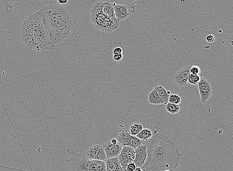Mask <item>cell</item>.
I'll return each mask as SVG.
<instances>
[{
	"instance_id": "6da1fadb",
	"label": "cell",
	"mask_w": 233,
	"mask_h": 171,
	"mask_svg": "<svg viewBox=\"0 0 233 171\" xmlns=\"http://www.w3.org/2000/svg\"><path fill=\"white\" fill-rule=\"evenodd\" d=\"M145 142L147 155L142 171H173L178 166L182 154L167 136L155 133Z\"/></svg>"
},
{
	"instance_id": "7a4b0ae2",
	"label": "cell",
	"mask_w": 233,
	"mask_h": 171,
	"mask_svg": "<svg viewBox=\"0 0 233 171\" xmlns=\"http://www.w3.org/2000/svg\"><path fill=\"white\" fill-rule=\"evenodd\" d=\"M38 12L42 16L44 25L54 45L61 42L70 35L73 22L66 9L50 4Z\"/></svg>"
},
{
	"instance_id": "3957f363",
	"label": "cell",
	"mask_w": 233,
	"mask_h": 171,
	"mask_svg": "<svg viewBox=\"0 0 233 171\" xmlns=\"http://www.w3.org/2000/svg\"><path fill=\"white\" fill-rule=\"evenodd\" d=\"M22 41L27 47L38 52L53 50L51 41L41 15L37 11L26 18L21 29Z\"/></svg>"
},
{
	"instance_id": "277c9868",
	"label": "cell",
	"mask_w": 233,
	"mask_h": 171,
	"mask_svg": "<svg viewBox=\"0 0 233 171\" xmlns=\"http://www.w3.org/2000/svg\"><path fill=\"white\" fill-rule=\"evenodd\" d=\"M101 2L95 3L91 11V20L95 29L101 32L110 33L118 28L120 22L116 18H111L102 12Z\"/></svg>"
},
{
	"instance_id": "5b68a950",
	"label": "cell",
	"mask_w": 233,
	"mask_h": 171,
	"mask_svg": "<svg viewBox=\"0 0 233 171\" xmlns=\"http://www.w3.org/2000/svg\"><path fill=\"white\" fill-rule=\"evenodd\" d=\"M117 141L123 147H128L135 149L142 145L143 141L136 136H131L127 131L120 130L119 131Z\"/></svg>"
},
{
	"instance_id": "8992f818",
	"label": "cell",
	"mask_w": 233,
	"mask_h": 171,
	"mask_svg": "<svg viewBox=\"0 0 233 171\" xmlns=\"http://www.w3.org/2000/svg\"><path fill=\"white\" fill-rule=\"evenodd\" d=\"M201 102L204 103L210 99L212 94L211 85L204 78L201 77L200 80L197 84Z\"/></svg>"
},
{
	"instance_id": "52a82bcc",
	"label": "cell",
	"mask_w": 233,
	"mask_h": 171,
	"mask_svg": "<svg viewBox=\"0 0 233 171\" xmlns=\"http://www.w3.org/2000/svg\"><path fill=\"white\" fill-rule=\"evenodd\" d=\"M135 155V150L134 148L128 147H123L122 151L117 157L124 171H126V168L128 163L134 161Z\"/></svg>"
},
{
	"instance_id": "ba28073f",
	"label": "cell",
	"mask_w": 233,
	"mask_h": 171,
	"mask_svg": "<svg viewBox=\"0 0 233 171\" xmlns=\"http://www.w3.org/2000/svg\"><path fill=\"white\" fill-rule=\"evenodd\" d=\"M191 66H187L179 70L173 77L176 85L180 88L186 87L188 83V76Z\"/></svg>"
},
{
	"instance_id": "9c48e42d",
	"label": "cell",
	"mask_w": 233,
	"mask_h": 171,
	"mask_svg": "<svg viewBox=\"0 0 233 171\" xmlns=\"http://www.w3.org/2000/svg\"><path fill=\"white\" fill-rule=\"evenodd\" d=\"M86 155L89 160L105 161L107 159L103 147L100 145H95L91 147L87 152Z\"/></svg>"
},
{
	"instance_id": "30bf717a",
	"label": "cell",
	"mask_w": 233,
	"mask_h": 171,
	"mask_svg": "<svg viewBox=\"0 0 233 171\" xmlns=\"http://www.w3.org/2000/svg\"><path fill=\"white\" fill-rule=\"evenodd\" d=\"M123 147L118 142L115 144H112L111 141L107 142L103 147L106 158L117 157L122 151Z\"/></svg>"
},
{
	"instance_id": "8fae6325",
	"label": "cell",
	"mask_w": 233,
	"mask_h": 171,
	"mask_svg": "<svg viewBox=\"0 0 233 171\" xmlns=\"http://www.w3.org/2000/svg\"><path fill=\"white\" fill-rule=\"evenodd\" d=\"M135 150V159L134 163H135L137 167H141L146 161L147 151L146 144L141 145L137 147Z\"/></svg>"
},
{
	"instance_id": "7c38bea8",
	"label": "cell",
	"mask_w": 233,
	"mask_h": 171,
	"mask_svg": "<svg viewBox=\"0 0 233 171\" xmlns=\"http://www.w3.org/2000/svg\"><path fill=\"white\" fill-rule=\"evenodd\" d=\"M115 11V17L119 21L127 19L129 16L128 7L124 5H117L115 3H112Z\"/></svg>"
},
{
	"instance_id": "4fadbf2b",
	"label": "cell",
	"mask_w": 233,
	"mask_h": 171,
	"mask_svg": "<svg viewBox=\"0 0 233 171\" xmlns=\"http://www.w3.org/2000/svg\"><path fill=\"white\" fill-rule=\"evenodd\" d=\"M105 162L106 171H124L117 157L106 159Z\"/></svg>"
},
{
	"instance_id": "5bb4252c",
	"label": "cell",
	"mask_w": 233,
	"mask_h": 171,
	"mask_svg": "<svg viewBox=\"0 0 233 171\" xmlns=\"http://www.w3.org/2000/svg\"><path fill=\"white\" fill-rule=\"evenodd\" d=\"M87 167L89 171H106L105 162L104 161L89 160Z\"/></svg>"
},
{
	"instance_id": "9a60e30c",
	"label": "cell",
	"mask_w": 233,
	"mask_h": 171,
	"mask_svg": "<svg viewBox=\"0 0 233 171\" xmlns=\"http://www.w3.org/2000/svg\"><path fill=\"white\" fill-rule=\"evenodd\" d=\"M101 9L102 12L106 16L111 18H116L113 5L109 2H101Z\"/></svg>"
},
{
	"instance_id": "2e32d148",
	"label": "cell",
	"mask_w": 233,
	"mask_h": 171,
	"mask_svg": "<svg viewBox=\"0 0 233 171\" xmlns=\"http://www.w3.org/2000/svg\"><path fill=\"white\" fill-rule=\"evenodd\" d=\"M148 101L151 105H165L164 101L154 89L149 94Z\"/></svg>"
},
{
	"instance_id": "e0dca14e",
	"label": "cell",
	"mask_w": 233,
	"mask_h": 171,
	"mask_svg": "<svg viewBox=\"0 0 233 171\" xmlns=\"http://www.w3.org/2000/svg\"><path fill=\"white\" fill-rule=\"evenodd\" d=\"M154 89L157 91L158 94L159 96L162 98V99L163 100L165 103V105H166V103L169 102V95L168 94L167 91L165 88V87L163 86H156Z\"/></svg>"
},
{
	"instance_id": "ac0fdd59",
	"label": "cell",
	"mask_w": 233,
	"mask_h": 171,
	"mask_svg": "<svg viewBox=\"0 0 233 171\" xmlns=\"http://www.w3.org/2000/svg\"><path fill=\"white\" fill-rule=\"evenodd\" d=\"M153 134L152 131L150 129L143 128L142 130L137 134L136 137L140 140H142V141H146L151 138Z\"/></svg>"
},
{
	"instance_id": "d6986e66",
	"label": "cell",
	"mask_w": 233,
	"mask_h": 171,
	"mask_svg": "<svg viewBox=\"0 0 233 171\" xmlns=\"http://www.w3.org/2000/svg\"><path fill=\"white\" fill-rule=\"evenodd\" d=\"M143 129V126L140 123H135L130 126L129 128V133L130 135L136 136L137 134Z\"/></svg>"
},
{
	"instance_id": "ffe728a7",
	"label": "cell",
	"mask_w": 233,
	"mask_h": 171,
	"mask_svg": "<svg viewBox=\"0 0 233 171\" xmlns=\"http://www.w3.org/2000/svg\"><path fill=\"white\" fill-rule=\"evenodd\" d=\"M165 108L168 112L172 114H177L180 110V106L179 105H176L170 102L165 105Z\"/></svg>"
},
{
	"instance_id": "44dd1931",
	"label": "cell",
	"mask_w": 233,
	"mask_h": 171,
	"mask_svg": "<svg viewBox=\"0 0 233 171\" xmlns=\"http://www.w3.org/2000/svg\"><path fill=\"white\" fill-rule=\"evenodd\" d=\"M181 101L182 99L181 97L176 94H170L169 95V102L170 103H173L176 105H180L181 103Z\"/></svg>"
},
{
	"instance_id": "7402d4cb",
	"label": "cell",
	"mask_w": 233,
	"mask_h": 171,
	"mask_svg": "<svg viewBox=\"0 0 233 171\" xmlns=\"http://www.w3.org/2000/svg\"><path fill=\"white\" fill-rule=\"evenodd\" d=\"M201 79V77L199 75H194L192 74H190L188 76V82L191 84H197Z\"/></svg>"
},
{
	"instance_id": "603a6c76",
	"label": "cell",
	"mask_w": 233,
	"mask_h": 171,
	"mask_svg": "<svg viewBox=\"0 0 233 171\" xmlns=\"http://www.w3.org/2000/svg\"><path fill=\"white\" fill-rule=\"evenodd\" d=\"M201 73L200 68L197 65L191 66L190 68V73L194 75H199Z\"/></svg>"
},
{
	"instance_id": "cb8c5ba5",
	"label": "cell",
	"mask_w": 233,
	"mask_h": 171,
	"mask_svg": "<svg viewBox=\"0 0 233 171\" xmlns=\"http://www.w3.org/2000/svg\"><path fill=\"white\" fill-rule=\"evenodd\" d=\"M136 167V166L135 163H134V162H131L127 164L126 168V171H133Z\"/></svg>"
},
{
	"instance_id": "d4e9b609",
	"label": "cell",
	"mask_w": 233,
	"mask_h": 171,
	"mask_svg": "<svg viewBox=\"0 0 233 171\" xmlns=\"http://www.w3.org/2000/svg\"><path fill=\"white\" fill-rule=\"evenodd\" d=\"M113 59L115 61H120L123 59L122 53H119V54H113Z\"/></svg>"
},
{
	"instance_id": "484cf974",
	"label": "cell",
	"mask_w": 233,
	"mask_h": 171,
	"mask_svg": "<svg viewBox=\"0 0 233 171\" xmlns=\"http://www.w3.org/2000/svg\"><path fill=\"white\" fill-rule=\"evenodd\" d=\"M206 40L207 42L209 43H212L215 40V37H214V36L212 35L211 34H210V35H208L206 36Z\"/></svg>"
},
{
	"instance_id": "4316f807",
	"label": "cell",
	"mask_w": 233,
	"mask_h": 171,
	"mask_svg": "<svg viewBox=\"0 0 233 171\" xmlns=\"http://www.w3.org/2000/svg\"><path fill=\"white\" fill-rule=\"evenodd\" d=\"M122 49L120 47H116L115 49H113V54H119V53H122Z\"/></svg>"
},
{
	"instance_id": "83f0119b",
	"label": "cell",
	"mask_w": 233,
	"mask_h": 171,
	"mask_svg": "<svg viewBox=\"0 0 233 171\" xmlns=\"http://www.w3.org/2000/svg\"><path fill=\"white\" fill-rule=\"evenodd\" d=\"M57 1L60 4L64 5L68 3V0H57Z\"/></svg>"
},
{
	"instance_id": "f1b7e54d",
	"label": "cell",
	"mask_w": 233,
	"mask_h": 171,
	"mask_svg": "<svg viewBox=\"0 0 233 171\" xmlns=\"http://www.w3.org/2000/svg\"><path fill=\"white\" fill-rule=\"evenodd\" d=\"M111 143H112V144H116L117 143H118V141H117V140H116V139H112L111 140Z\"/></svg>"
},
{
	"instance_id": "f546056e",
	"label": "cell",
	"mask_w": 233,
	"mask_h": 171,
	"mask_svg": "<svg viewBox=\"0 0 233 171\" xmlns=\"http://www.w3.org/2000/svg\"><path fill=\"white\" fill-rule=\"evenodd\" d=\"M133 171H142V170L140 167H136Z\"/></svg>"
},
{
	"instance_id": "4dcf8cb0",
	"label": "cell",
	"mask_w": 233,
	"mask_h": 171,
	"mask_svg": "<svg viewBox=\"0 0 233 171\" xmlns=\"http://www.w3.org/2000/svg\"><path fill=\"white\" fill-rule=\"evenodd\" d=\"M169 171V170H166V171Z\"/></svg>"
},
{
	"instance_id": "1f68e13d",
	"label": "cell",
	"mask_w": 233,
	"mask_h": 171,
	"mask_svg": "<svg viewBox=\"0 0 233 171\" xmlns=\"http://www.w3.org/2000/svg\"></svg>"
}]
</instances>
